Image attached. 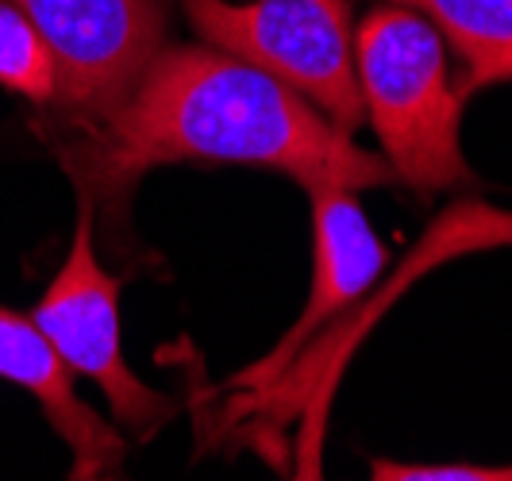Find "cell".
Returning <instances> with one entry per match:
<instances>
[{
    "instance_id": "6da1fadb",
    "label": "cell",
    "mask_w": 512,
    "mask_h": 481,
    "mask_svg": "<svg viewBox=\"0 0 512 481\" xmlns=\"http://www.w3.org/2000/svg\"><path fill=\"white\" fill-rule=\"evenodd\" d=\"M58 158L93 212H120L147 170L174 162L278 170L305 189L397 185L382 154L301 93L208 43L162 47L112 112L66 131Z\"/></svg>"
},
{
    "instance_id": "7a4b0ae2",
    "label": "cell",
    "mask_w": 512,
    "mask_h": 481,
    "mask_svg": "<svg viewBox=\"0 0 512 481\" xmlns=\"http://www.w3.org/2000/svg\"><path fill=\"white\" fill-rule=\"evenodd\" d=\"M355 74L366 120L397 181L420 197L470 185L462 158V85L436 24L405 4H378L355 27Z\"/></svg>"
},
{
    "instance_id": "3957f363",
    "label": "cell",
    "mask_w": 512,
    "mask_h": 481,
    "mask_svg": "<svg viewBox=\"0 0 512 481\" xmlns=\"http://www.w3.org/2000/svg\"><path fill=\"white\" fill-rule=\"evenodd\" d=\"M181 8L208 47L278 77L347 135L366 124L351 0H181Z\"/></svg>"
},
{
    "instance_id": "277c9868",
    "label": "cell",
    "mask_w": 512,
    "mask_h": 481,
    "mask_svg": "<svg viewBox=\"0 0 512 481\" xmlns=\"http://www.w3.org/2000/svg\"><path fill=\"white\" fill-rule=\"evenodd\" d=\"M58 70L54 112L85 127L112 112L166 47L170 0H12Z\"/></svg>"
},
{
    "instance_id": "5b68a950",
    "label": "cell",
    "mask_w": 512,
    "mask_h": 481,
    "mask_svg": "<svg viewBox=\"0 0 512 481\" xmlns=\"http://www.w3.org/2000/svg\"><path fill=\"white\" fill-rule=\"evenodd\" d=\"M31 320L43 328L66 366L89 378L112 405L116 420L135 435L151 439L174 420V401L131 374L120 343V281L101 266L93 251V204L77 201V231L62 270L35 304Z\"/></svg>"
},
{
    "instance_id": "8992f818",
    "label": "cell",
    "mask_w": 512,
    "mask_h": 481,
    "mask_svg": "<svg viewBox=\"0 0 512 481\" xmlns=\"http://www.w3.org/2000/svg\"><path fill=\"white\" fill-rule=\"evenodd\" d=\"M308 197H312L316 251H312V293H308L305 312L274 343V351L258 358L255 366H247L239 378H231L228 389H243V393L266 389L297 362L312 335H320L339 312H347L370 293V285L382 278L385 262H389V251L374 235L351 189H308Z\"/></svg>"
},
{
    "instance_id": "52a82bcc",
    "label": "cell",
    "mask_w": 512,
    "mask_h": 481,
    "mask_svg": "<svg viewBox=\"0 0 512 481\" xmlns=\"http://www.w3.org/2000/svg\"><path fill=\"white\" fill-rule=\"evenodd\" d=\"M0 378L27 389L43 405L47 424L74 455V478H116L124 470V435L77 397L74 370L66 366V358L54 351V343L31 316L12 308H0Z\"/></svg>"
},
{
    "instance_id": "ba28073f",
    "label": "cell",
    "mask_w": 512,
    "mask_h": 481,
    "mask_svg": "<svg viewBox=\"0 0 512 481\" xmlns=\"http://www.w3.org/2000/svg\"><path fill=\"white\" fill-rule=\"evenodd\" d=\"M428 16L462 58V93L512 81V0H385Z\"/></svg>"
},
{
    "instance_id": "9c48e42d",
    "label": "cell",
    "mask_w": 512,
    "mask_h": 481,
    "mask_svg": "<svg viewBox=\"0 0 512 481\" xmlns=\"http://www.w3.org/2000/svg\"><path fill=\"white\" fill-rule=\"evenodd\" d=\"M0 85L35 108H54L58 97L51 51L12 0H0Z\"/></svg>"
},
{
    "instance_id": "30bf717a",
    "label": "cell",
    "mask_w": 512,
    "mask_h": 481,
    "mask_svg": "<svg viewBox=\"0 0 512 481\" xmlns=\"http://www.w3.org/2000/svg\"><path fill=\"white\" fill-rule=\"evenodd\" d=\"M370 478L378 481H512V462L478 466V462H389L370 458Z\"/></svg>"
}]
</instances>
